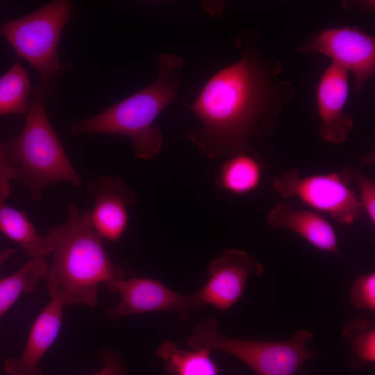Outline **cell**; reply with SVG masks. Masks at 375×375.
<instances>
[{"mask_svg": "<svg viewBox=\"0 0 375 375\" xmlns=\"http://www.w3.org/2000/svg\"><path fill=\"white\" fill-rule=\"evenodd\" d=\"M263 271V265L246 251L223 249L209 265L206 283L197 290L200 299L203 305L225 312L244 296L247 281Z\"/></svg>", "mask_w": 375, "mask_h": 375, "instance_id": "obj_10", "label": "cell"}, {"mask_svg": "<svg viewBox=\"0 0 375 375\" xmlns=\"http://www.w3.org/2000/svg\"><path fill=\"white\" fill-rule=\"evenodd\" d=\"M46 236L53 253L45 277L50 296L59 297L63 306L94 307L100 284L115 293V283L124 278L126 271L115 265L106 251L103 239L92 225L90 211L81 213L70 205L66 221L51 227Z\"/></svg>", "mask_w": 375, "mask_h": 375, "instance_id": "obj_2", "label": "cell"}, {"mask_svg": "<svg viewBox=\"0 0 375 375\" xmlns=\"http://www.w3.org/2000/svg\"><path fill=\"white\" fill-rule=\"evenodd\" d=\"M115 288L121 300L116 306L106 310L105 316L110 320L138 313L168 311L185 321L192 311L203 306L198 290L181 294L161 281L149 278H124L115 283Z\"/></svg>", "mask_w": 375, "mask_h": 375, "instance_id": "obj_9", "label": "cell"}, {"mask_svg": "<svg viewBox=\"0 0 375 375\" xmlns=\"http://www.w3.org/2000/svg\"><path fill=\"white\" fill-rule=\"evenodd\" d=\"M206 349L185 350L170 340H165L156 354L165 362L172 375H219V369Z\"/></svg>", "mask_w": 375, "mask_h": 375, "instance_id": "obj_17", "label": "cell"}, {"mask_svg": "<svg viewBox=\"0 0 375 375\" xmlns=\"http://www.w3.org/2000/svg\"><path fill=\"white\" fill-rule=\"evenodd\" d=\"M19 178L18 169L10 162L6 147L0 141V206L10 194V181Z\"/></svg>", "mask_w": 375, "mask_h": 375, "instance_id": "obj_23", "label": "cell"}, {"mask_svg": "<svg viewBox=\"0 0 375 375\" xmlns=\"http://www.w3.org/2000/svg\"><path fill=\"white\" fill-rule=\"evenodd\" d=\"M266 222L271 228L289 230L298 234L319 251L340 255L334 227L317 212L297 210L280 203L269 212Z\"/></svg>", "mask_w": 375, "mask_h": 375, "instance_id": "obj_14", "label": "cell"}, {"mask_svg": "<svg viewBox=\"0 0 375 375\" xmlns=\"http://www.w3.org/2000/svg\"><path fill=\"white\" fill-rule=\"evenodd\" d=\"M342 335L350 344L351 367L361 368L375 362V328L371 320L351 319L344 327Z\"/></svg>", "mask_w": 375, "mask_h": 375, "instance_id": "obj_20", "label": "cell"}, {"mask_svg": "<svg viewBox=\"0 0 375 375\" xmlns=\"http://www.w3.org/2000/svg\"><path fill=\"white\" fill-rule=\"evenodd\" d=\"M87 190L95 200L90 211L94 229L102 239L119 240L127 228V209L136 201L135 193L121 178L109 176L94 178Z\"/></svg>", "mask_w": 375, "mask_h": 375, "instance_id": "obj_12", "label": "cell"}, {"mask_svg": "<svg viewBox=\"0 0 375 375\" xmlns=\"http://www.w3.org/2000/svg\"><path fill=\"white\" fill-rule=\"evenodd\" d=\"M44 102L38 98L31 102L22 132L5 144L10 162L18 169L19 179L35 202L52 183L83 185L48 118Z\"/></svg>", "mask_w": 375, "mask_h": 375, "instance_id": "obj_4", "label": "cell"}, {"mask_svg": "<svg viewBox=\"0 0 375 375\" xmlns=\"http://www.w3.org/2000/svg\"><path fill=\"white\" fill-rule=\"evenodd\" d=\"M272 183L283 199H298L314 211L326 213L342 224H353L364 213L355 191L340 173L301 176L293 168L275 176Z\"/></svg>", "mask_w": 375, "mask_h": 375, "instance_id": "obj_7", "label": "cell"}, {"mask_svg": "<svg viewBox=\"0 0 375 375\" xmlns=\"http://www.w3.org/2000/svg\"><path fill=\"white\" fill-rule=\"evenodd\" d=\"M62 308L60 297L51 296L50 301L33 322L20 357L5 361V375H42L39 363L59 334Z\"/></svg>", "mask_w": 375, "mask_h": 375, "instance_id": "obj_13", "label": "cell"}, {"mask_svg": "<svg viewBox=\"0 0 375 375\" xmlns=\"http://www.w3.org/2000/svg\"><path fill=\"white\" fill-rule=\"evenodd\" d=\"M302 52L319 53L351 72L355 91H361L375 72V39L358 27L326 28L301 46Z\"/></svg>", "mask_w": 375, "mask_h": 375, "instance_id": "obj_8", "label": "cell"}, {"mask_svg": "<svg viewBox=\"0 0 375 375\" xmlns=\"http://www.w3.org/2000/svg\"><path fill=\"white\" fill-rule=\"evenodd\" d=\"M103 367L91 375H125L124 360L119 353L112 350H103L100 353Z\"/></svg>", "mask_w": 375, "mask_h": 375, "instance_id": "obj_24", "label": "cell"}, {"mask_svg": "<svg viewBox=\"0 0 375 375\" xmlns=\"http://www.w3.org/2000/svg\"><path fill=\"white\" fill-rule=\"evenodd\" d=\"M31 90L28 72L15 63L0 77V116L27 114Z\"/></svg>", "mask_w": 375, "mask_h": 375, "instance_id": "obj_19", "label": "cell"}, {"mask_svg": "<svg viewBox=\"0 0 375 375\" xmlns=\"http://www.w3.org/2000/svg\"><path fill=\"white\" fill-rule=\"evenodd\" d=\"M17 253L14 248L0 250V266Z\"/></svg>", "mask_w": 375, "mask_h": 375, "instance_id": "obj_25", "label": "cell"}, {"mask_svg": "<svg viewBox=\"0 0 375 375\" xmlns=\"http://www.w3.org/2000/svg\"><path fill=\"white\" fill-rule=\"evenodd\" d=\"M49 269L45 258H31L14 274L0 279V319L22 294L36 290Z\"/></svg>", "mask_w": 375, "mask_h": 375, "instance_id": "obj_18", "label": "cell"}, {"mask_svg": "<svg viewBox=\"0 0 375 375\" xmlns=\"http://www.w3.org/2000/svg\"><path fill=\"white\" fill-rule=\"evenodd\" d=\"M350 302L358 308L375 311V273L358 276L349 289Z\"/></svg>", "mask_w": 375, "mask_h": 375, "instance_id": "obj_22", "label": "cell"}, {"mask_svg": "<svg viewBox=\"0 0 375 375\" xmlns=\"http://www.w3.org/2000/svg\"><path fill=\"white\" fill-rule=\"evenodd\" d=\"M256 38V31L240 33L242 57L212 74L192 104L180 101L202 124L188 138L210 159L249 149L250 138L272 133L294 94L291 82L278 78L281 60L263 56Z\"/></svg>", "mask_w": 375, "mask_h": 375, "instance_id": "obj_1", "label": "cell"}, {"mask_svg": "<svg viewBox=\"0 0 375 375\" xmlns=\"http://www.w3.org/2000/svg\"><path fill=\"white\" fill-rule=\"evenodd\" d=\"M72 9L69 1L56 0L0 26V34L17 54L38 72L37 98L44 101L52 93L62 71L58 44Z\"/></svg>", "mask_w": 375, "mask_h": 375, "instance_id": "obj_5", "label": "cell"}, {"mask_svg": "<svg viewBox=\"0 0 375 375\" xmlns=\"http://www.w3.org/2000/svg\"><path fill=\"white\" fill-rule=\"evenodd\" d=\"M157 78L150 85L90 118L78 121L70 128L72 134L122 135L132 142L134 155L151 160L160 151L162 135L153 122L173 101L181 83L182 57L164 53L154 61Z\"/></svg>", "mask_w": 375, "mask_h": 375, "instance_id": "obj_3", "label": "cell"}, {"mask_svg": "<svg viewBox=\"0 0 375 375\" xmlns=\"http://www.w3.org/2000/svg\"><path fill=\"white\" fill-rule=\"evenodd\" d=\"M0 232L15 241L31 258H45L53 249L47 237L40 235L24 211L0 206Z\"/></svg>", "mask_w": 375, "mask_h": 375, "instance_id": "obj_16", "label": "cell"}, {"mask_svg": "<svg viewBox=\"0 0 375 375\" xmlns=\"http://www.w3.org/2000/svg\"><path fill=\"white\" fill-rule=\"evenodd\" d=\"M349 72L331 62L318 83L316 99L320 123L317 129L325 142L338 144L347 140L353 126L344 107L349 94Z\"/></svg>", "mask_w": 375, "mask_h": 375, "instance_id": "obj_11", "label": "cell"}, {"mask_svg": "<svg viewBox=\"0 0 375 375\" xmlns=\"http://www.w3.org/2000/svg\"><path fill=\"white\" fill-rule=\"evenodd\" d=\"M265 167V163L251 147L228 156L221 167L215 185L219 190L235 195L249 194L259 188Z\"/></svg>", "mask_w": 375, "mask_h": 375, "instance_id": "obj_15", "label": "cell"}, {"mask_svg": "<svg viewBox=\"0 0 375 375\" xmlns=\"http://www.w3.org/2000/svg\"><path fill=\"white\" fill-rule=\"evenodd\" d=\"M216 319H201L187 339L192 349L226 353L248 366L257 375H294L310 358L317 356L307 344L313 338L307 330L296 331L284 341H256L226 337L219 331Z\"/></svg>", "mask_w": 375, "mask_h": 375, "instance_id": "obj_6", "label": "cell"}, {"mask_svg": "<svg viewBox=\"0 0 375 375\" xmlns=\"http://www.w3.org/2000/svg\"><path fill=\"white\" fill-rule=\"evenodd\" d=\"M342 178L349 183L354 182L358 189V199L363 211L372 224L375 225V182L358 169L349 167H344L340 172Z\"/></svg>", "mask_w": 375, "mask_h": 375, "instance_id": "obj_21", "label": "cell"}]
</instances>
